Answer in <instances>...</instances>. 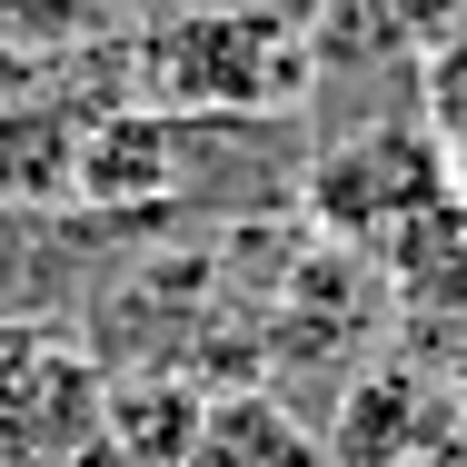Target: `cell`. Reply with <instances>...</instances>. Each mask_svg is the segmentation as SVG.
I'll list each match as a JSON object with an SVG mask.
<instances>
[{
  "label": "cell",
  "mask_w": 467,
  "mask_h": 467,
  "mask_svg": "<svg viewBox=\"0 0 467 467\" xmlns=\"http://www.w3.org/2000/svg\"><path fill=\"white\" fill-rule=\"evenodd\" d=\"M99 358L80 338H0V467H99Z\"/></svg>",
  "instance_id": "3957f363"
},
{
  "label": "cell",
  "mask_w": 467,
  "mask_h": 467,
  "mask_svg": "<svg viewBox=\"0 0 467 467\" xmlns=\"http://www.w3.org/2000/svg\"><path fill=\"white\" fill-rule=\"evenodd\" d=\"M458 209H467V160H458Z\"/></svg>",
  "instance_id": "30bf717a"
},
{
  "label": "cell",
  "mask_w": 467,
  "mask_h": 467,
  "mask_svg": "<svg viewBox=\"0 0 467 467\" xmlns=\"http://www.w3.org/2000/svg\"><path fill=\"white\" fill-rule=\"evenodd\" d=\"M150 60H160V90L189 99V109H288L318 80V40L288 10H269V0L170 20Z\"/></svg>",
  "instance_id": "7a4b0ae2"
},
{
  "label": "cell",
  "mask_w": 467,
  "mask_h": 467,
  "mask_svg": "<svg viewBox=\"0 0 467 467\" xmlns=\"http://www.w3.org/2000/svg\"><path fill=\"white\" fill-rule=\"evenodd\" d=\"M388 279H398V308L408 318H448L467 328V209H428L398 249H388Z\"/></svg>",
  "instance_id": "52a82bcc"
},
{
  "label": "cell",
  "mask_w": 467,
  "mask_h": 467,
  "mask_svg": "<svg viewBox=\"0 0 467 467\" xmlns=\"http://www.w3.org/2000/svg\"><path fill=\"white\" fill-rule=\"evenodd\" d=\"M418 130L448 160H467V30H448V40L418 50Z\"/></svg>",
  "instance_id": "ba28073f"
},
{
  "label": "cell",
  "mask_w": 467,
  "mask_h": 467,
  "mask_svg": "<svg viewBox=\"0 0 467 467\" xmlns=\"http://www.w3.org/2000/svg\"><path fill=\"white\" fill-rule=\"evenodd\" d=\"M448 199H458V160L418 119H368L358 140H338L308 170V219L328 229V249H358V259H388Z\"/></svg>",
  "instance_id": "6da1fadb"
},
{
  "label": "cell",
  "mask_w": 467,
  "mask_h": 467,
  "mask_svg": "<svg viewBox=\"0 0 467 467\" xmlns=\"http://www.w3.org/2000/svg\"><path fill=\"white\" fill-rule=\"evenodd\" d=\"M209 418V388L180 368H140L99 388V467H189V438Z\"/></svg>",
  "instance_id": "5b68a950"
},
{
  "label": "cell",
  "mask_w": 467,
  "mask_h": 467,
  "mask_svg": "<svg viewBox=\"0 0 467 467\" xmlns=\"http://www.w3.org/2000/svg\"><path fill=\"white\" fill-rule=\"evenodd\" d=\"M358 10H368L378 30L418 40V50H428V40H448V30H467V0H358Z\"/></svg>",
  "instance_id": "9c48e42d"
},
{
  "label": "cell",
  "mask_w": 467,
  "mask_h": 467,
  "mask_svg": "<svg viewBox=\"0 0 467 467\" xmlns=\"http://www.w3.org/2000/svg\"><path fill=\"white\" fill-rule=\"evenodd\" d=\"M189 467H328V438L288 408L269 378H249V388H209Z\"/></svg>",
  "instance_id": "8992f818"
},
{
  "label": "cell",
  "mask_w": 467,
  "mask_h": 467,
  "mask_svg": "<svg viewBox=\"0 0 467 467\" xmlns=\"http://www.w3.org/2000/svg\"><path fill=\"white\" fill-rule=\"evenodd\" d=\"M318 438H328V467H438L467 438V398L428 358H378L338 388V418Z\"/></svg>",
  "instance_id": "277c9868"
}]
</instances>
